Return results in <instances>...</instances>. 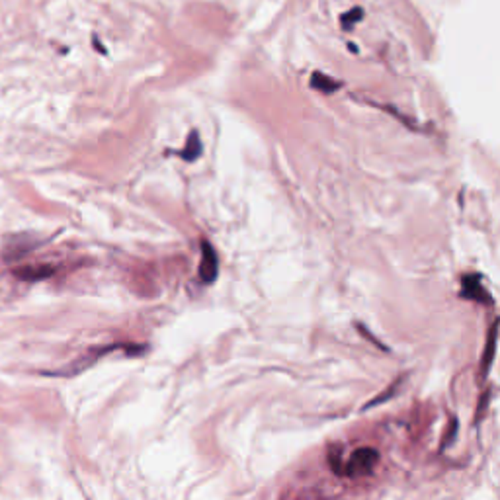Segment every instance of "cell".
Listing matches in <instances>:
<instances>
[{"mask_svg":"<svg viewBox=\"0 0 500 500\" xmlns=\"http://www.w3.org/2000/svg\"><path fill=\"white\" fill-rule=\"evenodd\" d=\"M377 459H379V453H377L374 448L356 449L354 453L350 456V459H348L344 473H346V475H350V477H356V475H365V473H369V471H372V467H374L375 463H377Z\"/></svg>","mask_w":500,"mask_h":500,"instance_id":"1","label":"cell"},{"mask_svg":"<svg viewBox=\"0 0 500 500\" xmlns=\"http://www.w3.org/2000/svg\"><path fill=\"white\" fill-rule=\"evenodd\" d=\"M219 274V258L215 249L208 240H201V262H199V278L203 283H213Z\"/></svg>","mask_w":500,"mask_h":500,"instance_id":"2","label":"cell"},{"mask_svg":"<svg viewBox=\"0 0 500 500\" xmlns=\"http://www.w3.org/2000/svg\"><path fill=\"white\" fill-rule=\"evenodd\" d=\"M461 297L471 299V301L490 303L489 295H487L485 288H483L479 274H465L463 276V280H461Z\"/></svg>","mask_w":500,"mask_h":500,"instance_id":"3","label":"cell"},{"mask_svg":"<svg viewBox=\"0 0 500 500\" xmlns=\"http://www.w3.org/2000/svg\"><path fill=\"white\" fill-rule=\"evenodd\" d=\"M201 141H199V135L196 131H192V135L188 137V143H186V149L180 153L182 158H186L188 162H194V160H198L199 155H201Z\"/></svg>","mask_w":500,"mask_h":500,"instance_id":"4","label":"cell"},{"mask_svg":"<svg viewBox=\"0 0 500 500\" xmlns=\"http://www.w3.org/2000/svg\"><path fill=\"white\" fill-rule=\"evenodd\" d=\"M311 86L315 90H321V92H336L342 84L333 81L331 76H326L323 73H315L311 76Z\"/></svg>","mask_w":500,"mask_h":500,"instance_id":"5","label":"cell"},{"mask_svg":"<svg viewBox=\"0 0 500 500\" xmlns=\"http://www.w3.org/2000/svg\"><path fill=\"white\" fill-rule=\"evenodd\" d=\"M497 328H499V323L494 321L492 326L489 331V342H487V352L483 354V372L489 369L490 362H492V356H494V348H497Z\"/></svg>","mask_w":500,"mask_h":500,"instance_id":"6","label":"cell"},{"mask_svg":"<svg viewBox=\"0 0 500 500\" xmlns=\"http://www.w3.org/2000/svg\"><path fill=\"white\" fill-rule=\"evenodd\" d=\"M51 268H20V270H16L14 274L18 276V278H24V280H42V278H47V276H51Z\"/></svg>","mask_w":500,"mask_h":500,"instance_id":"7","label":"cell"},{"mask_svg":"<svg viewBox=\"0 0 500 500\" xmlns=\"http://www.w3.org/2000/svg\"><path fill=\"white\" fill-rule=\"evenodd\" d=\"M362 18H364V10H362L360 6H356V8H352L348 14H342L340 22H342L344 30H352L354 24H358V20H362Z\"/></svg>","mask_w":500,"mask_h":500,"instance_id":"8","label":"cell"}]
</instances>
